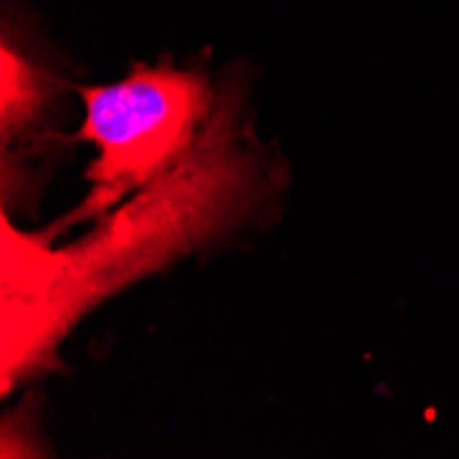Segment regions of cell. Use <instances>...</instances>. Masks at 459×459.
Masks as SVG:
<instances>
[{
	"label": "cell",
	"instance_id": "cell-1",
	"mask_svg": "<svg viewBox=\"0 0 459 459\" xmlns=\"http://www.w3.org/2000/svg\"><path fill=\"white\" fill-rule=\"evenodd\" d=\"M80 94L86 108L80 135L97 146L89 179L100 204L169 169L210 105L206 80L169 64L135 66L127 77Z\"/></svg>",
	"mask_w": 459,
	"mask_h": 459
},
{
	"label": "cell",
	"instance_id": "cell-2",
	"mask_svg": "<svg viewBox=\"0 0 459 459\" xmlns=\"http://www.w3.org/2000/svg\"><path fill=\"white\" fill-rule=\"evenodd\" d=\"M36 97H41L39 82H36V69L25 61L22 53H14L6 41V48H4V118L6 124L22 121V116L36 108Z\"/></svg>",
	"mask_w": 459,
	"mask_h": 459
}]
</instances>
